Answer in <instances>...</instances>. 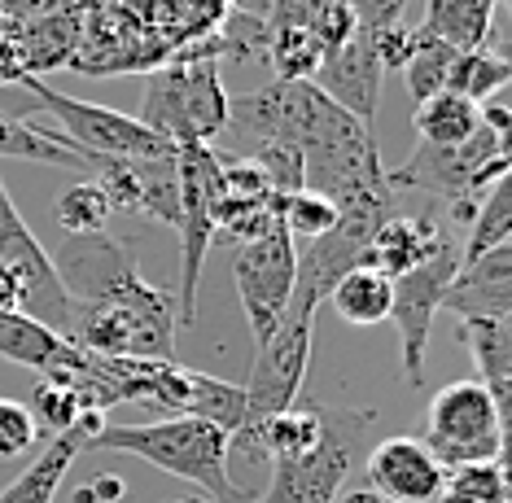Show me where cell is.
<instances>
[{
    "instance_id": "6da1fadb",
    "label": "cell",
    "mask_w": 512,
    "mask_h": 503,
    "mask_svg": "<svg viewBox=\"0 0 512 503\" xmlns=\"http://www.w3.org/2000/svg\"><path fill=\"white\" fill-rule=\"evenodd\" d=\"M84 451H123L154 469L193 482L211 503H246L241 486L228 473L232 438L211 420L197 416H158L145 425H101Z\"/></svg>"
},
{
    "instance_id": "7a4b0ae2",
    "label": "cell",
    "mask_w": 512,
    "mask_h": 503,
    "mask_svg": "<svg viewBox=\"0 0 512 503\" xmlns=\"http://www.w3.org/2000/svg\"><path fill=\"white\" fill-rule=\"evenodd\" d=\"M53 272L62 280V289L71 294V302H106V307H127L145 320L162 324V329H176V298L167 289H154L141 276L132 250L110 237V232H88V237H66L57 245Z\"/></svg>"
},
{
    "instance_id": "3957f363",
    "label": "cell",
    "mask_w": 512,
    "mask_h": 503,
    "mask_svg": "<svg viewBox=\"0 0 512 503\" xmlns=\"http://www.w3.org/2000/svg\"><path fill=\"white\" fill-rule=\"evenodd\" d=\"M320 302L324 298L316 294V285L294 276V294H289L281 324L272 329L267 342H259L250 381L241 385V390H246V425H241L237 434H246V429H254L259 420L298 403L302 381H307V368H311V342H316Z\"/></svg>"
},
{
    "instance_id": "277c9868",
    "label": "cell",
    "mask_w": 512,
    "mask_h": 503,
    "mask_svg": "<svg viewBox=\"0 0 512 503\" xmlns=\"http://www.w3.org/2000/svg\"><path fill=\"white\" fill-rule=\"evenodd\" d=\"M377 412H342V407H324V429L311 451L294 460H272V482L254 503H333L351 482L359 451L372 434Z\"/></svg>"
},
{
    "instance_id": "5b68a950",
    "label": "cell",
    "mask_w": 512,
    "mask_h": 503,
    "mask_svg": "<svg viewBox=\"0 0 512 503\" xmlns=\"http://www.w3.org/2000/svg\"><path fill=\"white\" fill-rule=\"evenodd\" d=\"M390 189L429 193L438 202H482L499 180H508V145L491 127H477L460 145H416L399 171H386Z\"/></svg>"
},
{
    "instance_id": "8992f818",
    "label": "cell",
    "mask_w": 512,
    "mask_h": 503,
    "mask_svg": "<svg viewBox=\"0 0 512 503\" xmlns=\"http://www.w3.org/2000/svg\"><path fill=\"white\" fill-rule=\"evenodd\" d=\"M224 119L228 92L219 79V62H171L149 79L141 123L171 145H184V140L211 145L224 132Z\"/></svg>"
},
{
    "instance_id": "52a82bcc",
    "label": "cell",
    "mask_w": 512,
    "mask_h": 503,
    "mask_svg": "<svg viewBox=\"0 0 512 503\" xmlns=\"http://www.w3.org/2000/svg\"><path fill=\"white\" fill-rule=\"evenodd\" d=\"M421 442L442 469L504 460V412L482 381H451L429 399Z\"/></svg>"
},
{
    "instance_id": "ba28073f",
    "label": "cell",
    "mask_w": 512,
    "mask_h": 503,
    "mask_svg": "<svg viewBox=\"0 0 512 503\" xmlns=\"http://www.w3.org/2000/svg\"><path fill=\"white\" fill-rule=\"evenodd\" d=\"M460 267V232L447 228L438 241V250L429 254L421 267H412L407 276L390 280L394 298H390V320L399 329V350H403V385L421 390L425 385V346L434 333V315L442 311V289L451 285Z\"/></svg>"
},
{
    "instance_id": "9c48e42d",
    "label": "cell",
    "mask_w": 512,
    "mask_h": 503,
    "mask_svg": "<svg viewBox=\"0 0 512 503\" xmlns=\"http://www.w3.org/2000/svg\"><path fill=\"white\" fill-rule=\"evenodd\" d=\"M18 84L36 97V105L44 114H53L57 132L71 140L75 149H84V154L158 158V154H171V149H176L171 140H162L158 132H149V127L141 119H132V114L106 110V105H92V101H75V97H66V92L44 88L36 75H22Z\"/></svg>"
},
{
    "instance_id": "30bf717a",
    "label": "cell",
    "mask_w": 512,
    "mask_h": 503,
    "mask_svg": "<svg viewBox=\"0 0 512 503\" xmlns=\"http://www.w3.org/2000/svg\"><path fill=\"white\" fill-rule=\"evenodd\" d=\"M294 276H298V241L281 224L254 241L232 245V285H237L254 342H267L272 329L281 324L289 294H294Z\"/></svg>"
},
{
    "instance_id": "8fae6325",
    "label": "cell",
    "mask_w": 512,
    "mask_h": 503,
    "mask_svg": "<svg viewBox=\"0 0 512 503\" xmlns=\"http://www.w3.org/2000/svg\"><path fill=\"white\" fill-rule=\"evenodd\" d=\"M0 263H5L18 280V294H22L18 311L31 315V320H40V324H49L57 333H66L71 294H66L62 280H57L49 250L36 241V232L27 228V219L18 215L5 180H0Z\"/></svg>"
},
{
    "instance_id": "7c38bea8",
    "label": "cell",
    "mask_w": 512,
    "mask_h": 503,
    "mask_svg": "<svg viewBox=\"0 0 512 503\" xmlns=\"http://www.w3.org/2000/svg\"><path fill=\"white\" fill-rule=\"evenodd\" d=\"M368 486L386 503H438L447 469L421 438H381L364 455Z\"/></svg>"
},
{
    "instance_id": "4fadbf2b",
    "label": "cell",
    "mask_w": 512,
    "mask_h": 503,
    "mask_svg": "<svg viewBox=\"0 0 512 503\" xmlns=\"http://www.w3.org/2000/svg\"><path fill=\"white\" fill-rule=\"evenodd\" d=\"M442 307L460 320H512V241L464 259L442 289Z\"/></svg>"
},
{
    "instance_id": "5bb4252c",
    "label": "cell",
    "mask_w": 512,
    "mask_h": 503,
    "mask_svg": "<svg viewBox=\"0 0 512 503\" xmlns=\"http://www.w3.org/2000/svg\"><path fill=\"white\" fill-rule=\"evenodd\" d=\"M381 75H386V70H381L377 53H372L368 35L355 31L342 49L324 57L320 70L311 75V84L333 105H342L346 114H355L359 123L372 127V114H377V101H381Z\"/></svg>"
},
{
    "instance_id": "9a60e30c",
    "label": "cell",
    "mask_w": 512,
    "mask_h": 503,
    "mask_svg": "<svg viewBox=\"0 0 512 503\" xmlns=\"http://www.w3.org/2000/svg\"><path fill=\"white\" fill-rule=\"evenodd\" d=\"M442 224H434L429 215H416V210H394L390 219H381V228L372 232L368 245V267H377L386 280L407 276L412 267H421L429 254L438 250L442 241Z\"/></svg>"
},
{
    "instance_id": "2e32d148",
    "label": "cell",
    "mask_w": 512,
    "mask_h": 503,
    "mask_svg": "<svg viewBox=\"0 0 512 503\" xmlns=\"http://www.w3.org/2000/svg\"><path fill=\"white\" fill-rule=\"evenodd\" d=\"M101 429V412H88L71 434H57L49 447L40 451V460L31 464L27 473L18 477V482H9L0 490V503H53L57 499V486H62V477L71 473L75 455L88 447V438Z\"/></svg>"
},
{
    "instance_id": "e0dca14e",
    "label": "cell",
    "mask_w": 512,
    "mask_h": 503,
    "mask_svg": "<svg viewBox=\"0 0 512 503\" xmlns=\"http://www.w3.org/2000/svg\"><path fill=\"white\" fill-rule=\"evenodd\" d=\"M79 355H84V350L71 346L57 329H49V324L31 320V315H22V311L0 315V359H9V364H22V368L40 372V377H49L57 368H75Z\"/></svg>"
},
{
    "instance_id": "ac0fdd59",
    "label": "cell",
    "mask_w": 512,
    "mask_h": 503,
    "mask_svg": "<svg viewBox=\"0 0 512 503\" xmlns=\"http://www.w3.org/2000/svg\"><path fill=\"white\" fill-rule=\"evenodd\" d=\"M504 0H425V18L416 22L434 40L451 44L456 53L495 44V18Z\"/></svg>"
},
{
    "instance_id": "d6986e66",
    "label": "cell",
    "mask_w": 512,
    "mask_h": 503,
    "mask_svg": "<svg viewBox=\"0 0 512 503\" xmlns=\"http://www.w3.org/2000/svg\"><path fill=\"white\" fill-rule=\"evenodd\" d=\"M456 337L469 346V355L477 364V381L491 390L499 412H508V394H512V324L508 320H460Z\"/></svg>"
},
{
    "instance_id": "ffe728a7",
    "label": "cell",
    "mask_w": 512,
    "mask_h": 503,
    "mask_svg": "<svg viewBox=\"0 0 512 503\" xmlns=\"http://www.w3.org/2000/svg\"><path fill=\"white\" fill-rule=\"evenodd\" d=\"M390 298H394V285L377 267H351L333 280L329 289V307L337 311V320L351 324V329H372V324L390 320Z\"/></svg>"
},
{
    "instance_id": "44dd1931",
    "label": "cell",
    "mask_w": 512,
    "mask_h": 503,
    "mask_svg": "<svg viewBox=\"0 0 512 503\" xmlns=\"http://www.w3.org/2000/svg\"><path fill=\"white\" fill-rule=\"evenodd\" d=\"M0 158L44 162V167H71L88 175V154L75 149L57 127H40L27 119H5L0 114Z\"/></svg>"
},
{
    "instance_id": "7402d4cb",
    "label": "cell",
    "mask_w": 512,
    "mask_h": 503,
    "mask_svg": "<svg viewBox=\"0 0 512 503\" xmlns=\"http://www.w3.org/2000/svg\"><path fill=\"white\" fill-rule=\"evenodd\" d=\"M412 127L421 136V145H460L482 127V105L442 88L412 110Z\"/></svg>"
},
{
    "instance_id": "603a6c76",
    "label": "cell",
    "mask_w": 512,
    "mask_h": 503,
    "mask_svg": "<svg viewBox=\"0 0 512 503\" xmlns=\"http://www.w3.org/2000/svg\"><path fill=\"white\" fill-rule=\"evenodd\" d=\"M512 79V62L504 57V49L486 44V49H469V53H456V62L447 70V92H460L469 101H491L504 92V84Z\"/></svg>"
},
{
    "instance_id": "cb8c5ba5",
    "label": "cell",
    "mask_w": 512,
    "mask_h": 503,
    "mask_svg": "<svg viewBox=\"0 0 512 503\" xmlns=\"http://www.w3.org/2000/svg\"><path fill=\"white\" fill-rule=\"evenodd\" d=\"M184 416L211 420L232 438L241 425H246V390L232 381H219L211 372H193L189 368V403H184Z\"/></svg>"
},
{
    "instance_id": "d4e9b609",
    "label": "cell",
    "mask_w": 512,
    "mask_h": 503,
    "mask_svg": "<svg viewBox=\"0 0 512 503\" xmlns=\"http://www.w3.org/2000/svg\"><path fill=\"white\" fill-rule=\"evenodd\" d=\"M504 241H512V189H508V180H499L495 189L482 197L473 224L464 228V237H460V263L464 259H477V254L495 250V245H504Z\"/></svg>"
},
{
    "instance_id": "484cf974",
    "label": "cell",
    "mask_w": 512,
    "mask_h": 503,
    "mask_svg": "<svg viewBox=\"0 0 512 503\" xmlns=\"http://www.w3.org/2000/svg\"><path fill=\"white\" fill-rule=\"evenodd\" d=\"M110 197L101 193V184L92 180H79L71 184L66 193H57L53 202V219L62 224L66 237H88V232H110Z\"/></svg>"
},
{
    "instance_id": "4316f807",
    "label": "cell",
    "mask_w": 512,
    "mask_h": 503,
    "mask_svg": "<svg viewBox=\"0 0 512 503\" xmlns=\"http://www.w3.org/2000/svg\"><path fill=\"white\" fill-rule=\"evenodd\" d=\"M27 412H31V420H36V429H44V434L57 438V434H71L92 407L71 381H44L40 377L36 394H31V403H27Z\"/></svg>"
},
{
    "instance_id": "83f0119b",
    "label": "cell",
    "mask_w": 512,
    "mask_h": 503,
    "mask_svg": "<svg viewBox=\"0 0 512 503\" xmlns=\"http://www.w3.org/2000/svg\"><path fill=\"white\" fill-rule=\"evenodd\" d=\"M451 62H456V49H451V44H442V40H434L429 31L416 27V49H412V57L403 62V79H407V92H412L416 105L447 88Z\"/></svg>"
},
{
    "instance_id": "f1b7e54d",
    "label": "cell",
    "mask_w": 512,
    "mask_h": 503,
    "mask_svg": "<svg viewBox=\"0 0 512 503\" xmlns=\"http://www.w3.org/2000/svg\"><path fill=\"white\" fill-rule=\"evenodd\" d=\"M438 503H508L504 460L460 464V469H447V482H442Z\"/></svg>"
},
{
    "instance_id": "f546056e",
    "label": "cell",
    "mask_w": 512,
    "mask_h": 503,
    "mask_svg": "<svg viewBox=\"0 0 512 503\" xmlns=\"http://www.w3.org/2000/svg\"><path fill=\"white\" fill-rule=\"evenodd\" d=\"M333 224H337V206L329 202V197H320L311 189H294V193L281 197V228L294 241L307 245V241L324 237Z\"/></svg>"
},
{
    "instance_id": "4dcf8cb0",
    "label": "cell",
    "mask_w": 512,
    "mask_h": 503,
    "mask_svg": "<svg viewBox=\"0 0 512 503\" xmlns=\"http://www.w3.org/2000/svg\"><path fill=\"white\" fill-rule=\"evenodd\" d=\"M40 442V429L31 420L27 403L5 399L0 394V460H14V455H27Z\"/></svg>"
},
{
    "instance_id": "1f68e13d",
    "label": "cell",
    "mask_w": 512,
    "mask_h": 503,
    "mask_svg": "<svg viewBox=\"0 0 512 503\" xmlns=\"http://www.w3.org/2000/svg\"><path fill=\"white\" fill-rule=\"evenodd\" d=\"M329 5H337V0H267L263 22H267V31H276V27H311V22H316Z\"/></svg>"
},
{
    "instance_id": "d6a6232c",
    "label": "cell",
    "mask_w": 512,
    "mask_h": 503,
    "mask_svg": "<svg viewBox=\"0 0 512 503\" xmlns=\"http://www.w3.org/2000/svg\"><path fill=\"white\" fill-rule=\"evenodd\" d=\"M407 5H412V0H351L355 31H364V35L386 31V27H394V22H403Z\"/></svg>"
},
{
    "instance_id": "836d02e7",
    "label": "cell",
    "mask_w": 512,
    "mask_h": 503,
    "mask_svg": "<svg viewBox=\"0 0 512 503\" xmlns=\"http://www.w3.org/2000/svg\"><path fill=\"white\" fill-rule=\"evenodd\" d=\"M333 503H386V499H381L377 490H372V486L364 482V486H355V490H342V495H337Z\"/></svg>"
},
{
    "instance_id": "e575fe53",
    "label": "cell",
    "mask_w": 512,
    "mask_h": 503,
    "mask_svg": "<svg viewBox=\"0 0 512 503\" xmlns=\"http://www.w3.org/2000/svg\"><path fill=\"white\" fill-rule=\"evenodd\" d=\"M97 495H101V499H119L123 486H119V482H97Z\"/></svg>"
},
{
    "instance_id": "d590c367",
    "label": "cell",
    "mask_w": 512,
    "mask_h": 503,
    "mask_svg": "<svg viewBox=\"0 0 512 503\" xmlns=\"http://www.w3.org/2000/svg\"><path fill=\"white\" fill-rule=\"evenodd\" d=\"M167 503H211V499H197V495H193V499H167Z\"/></svg>"
}]
</instances>
